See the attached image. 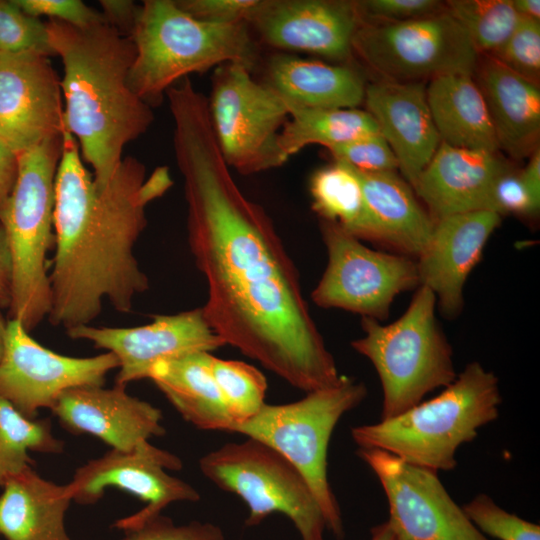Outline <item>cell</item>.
I'll return each instance as SVG.
<instances>
[{"label":"cell","instance_id":"cell-1","mask_svg":"<svg viewBox=\"0 0 540 540\" xmlns=\"http://www.w3.org/2000/svg\"><path fill=\"white\" fill-rule=\"evenodd\" d=\"M184 183L188 243L208 296L205 318L225 345L305 393L340 382L303 296L299 274L274 225L235 183L217 144L208 103L170 106Z\"/></svg>","mask_w":540,"mask_h":540},{"label":"cell","instance_id":"cell-2","mask_svg":"<svg viewBox=\"0 0 540 540\" xmlns=\"http://www.w3.org/2000/svg\"><path fill=\"white\" fill-rule=\"evenodd\" d=\"M138 159H122L109 183L98 185L82 161L79 145L65 127L55 179L54 246L49 272L50 310L55 327L90 325L108 302L132 311L149 288L135 256L147 225L146 207L156 195Z\"/></svg>","mask_w":540,"mask_h":540},{"label":"cell","instance_id":"cell-3","mask_svg":"<svg viewBox=\"0 0 540 540\" xmlns=\"http://www.w3.org/2000/svg\"><path fill=\"white\" fill-rule=\"evenodd\" d=\"M45 25L53 54L63 64L66 128L92 166L95 182L104 187L124 158V147L154 119L151 107L128 83L134 44L107 22L77 27L49 20Z\"/></svg>","mask_w":540,"mask_h":540},{"label":"cell","instance_id":"cell-4","mask_svg":"<svg viewBox=\"0 0 540 540\" xmlns=\"http://www.w3.org/2000/svg\"><path fill=\"white\" fill-rule=\"evenodd\" d=\"M502 402L497 376L471 362L436 397L377 423L355 426L358 448L386 451L436 472L457 465L456 452L496 420Z\"/></svg>","mask_w":540,"mask_h":540},{"label":"cell","instance_id":"cell-5","mask_svg":"<svg viewBox=\"0 0 540 540\" xmlns=\"http://www.w3.org/2000/svg\"><path fill=\"white\" fill-rule=\"evenodd\" d=\"M247 23L215 24L184 12L173 0H146L129 35L135 47L128 83L150 107L192 73L230 62L254 68L258 46Z\"/></svg>","mask_w":540,"mask_h":540},{"label":"cell","instance_id":"cell-6","mask_svg":"<svg viewBox=\"0 0 540 540\" xmlns=\"http://www.w3.org/2000/svg\"><path fill=\"white\" fill-rule=\"evenodd\" d=\"M61 152L62 135L19 153L14 187L0 208L13 262L9 314L29 332L50 310L47 256L55 241V179Z\"/></svg>","mask_w":540,"mask_h":540},{"label":"cell","instance_id":"cell-7","mask_svg":"<svg viewBox=\"0 0 540 540\" xmlns=\"http://www.w3.org/2000/svg\"><path fill=\"white\" fill-rule=\"evenodd\" d=\"M436 297L420 285L394 322L362 317L352 348L374 366L382 386L381 419L395 417L457 377L453 350L436 318Z\"/></svg>","mask_w":540,"mask_h":540},{"label":"cell","instance_id":"cell-8","mask_svg":"<svg viewBox=\"0 0 540 540\" xmlns=\"http://www.w3.org/2000/svg\"><path fill=\"white\" fill-rule=\"evenodd\" d=\"M366 396L362 382L343 375L336 385L308 392L300 400L265 403L256 415L233 430L265 443L297 468L314 493L327 530L338 540L345 537V528L328 480V447L339 420Z\"/></svg>","mask_w":540,"mask_h":540},{"label":"cell","instance_id":"cell-9","mask_svg":"<svg viewBox=\"0 0 540 540\" xmlns=\"http://www.w3.org/2000/svg\"><path fill=\"white\" fill-rule=\"evenodd\" d=\"M201 473L219 489L247 505V527L278 513L301 540H325L323 512L303 475L283 455L253 438L229 442L199 459Z\"/></svg>","mask_w":540,"mask_h":540},{"label":"cell","instance_id":"cell-10","mask_svg":"<svg viewBox=\"0 0 540 540\" xmlns=\"http://www.w3.org/2000/svg\"><path fill=\"white\" fill-rule=\"evenodd\" d=\"M211 126L229 168L243 175L282 166L278 146L289 117L284 100L252 77V68L230 62L215 68L208 99Z\"/></svg>","mask_w":540,"mask_h":540},{"label":"cell","instance_id":"cell-11","mask_svg":"<svg viewBox=\"0 0 540 540\" xmlns=\"http://www.w3.org/2000/svg\"><path fill=\"white\" fill-rule=\"evenodd\" d=\"M352 52L380 79L396 82L473 76L479 58L465 30L446 10L404 22L360 23Z\"/></svg>","mask_w":540,"mask_h":540},{"label":"cell","instance_id":"cell-12","mask_svg":"<svg viewBox=\"0 0 540 540\" xmlns=\"http://www.w3.org/2000/svg\"><path fill=\"white\" fill-rule=\"evenodd\" d=\"M327 265L311 293L325 309H342L383 321L395 298L420 286L416 260L365 246L333 222L320 220Z\"/></svg>","mask_w":540,"mask_h":540},{"label":"cell","instance_id":"cell-13","mask_svg":"<svg viewBox=\"0 0 540 540\" xmlns=\"http://www.w3.org/2000/svg\"><path fill=\"white\" fill-rule=\"evenodd\" d=\"M182 467L178 456L144 440L131 450L110 449L88 461L76 469L67 485L72 501L80 505L97 503L108 488H117L141 499L145 503L143 508L113 524L116 529L127 532L161 514L171 503L200 499L192 485L168 473Z\"/></svg>","mask_w":540,"mask_h":540},{"label":"cell","instance_id":"cell-14","mask_svg":"<svg viewBox=\"0 0 540 540\" xmlns=\"http://www.w3.org/2000/svg\"><path fill=\"white\" fill-rule=\"evenodd\" d=\"M356 454L386 494L395 540H490L452 499L438 472L380 449L358 448Z\"/></svg>","mask_w":540,"mask_h":540},{"label":"cell","instance_id":"cell-15","mask_svg":"<svg viewBox=\"0 0 540 540\" xmlns=\"http://www.w3.org/2000/svg\"><path fill=\"white\" fill-rule=\"evenodd\" d=\"M29 333L19 320H8L0 360V396L28 418H35L41 408L51 409L70 388L103 386L106 375L119 367L111 352L65 356L42 346Z\"/></svg>","mask_w":540,"mask_h":540},{"label":"cell","instance_id":"cell-16","mask_svg":"<svg viewBox=\"0 0 540 540\" xmlns=\"http://www.w3.org/2000/svg\"><path fill=\"white\" fill-rule=\"evenodd\" d=\"M71 339L86 340L115 355L117 385L148 378L159 361L225 346L208 324L202 307L170 315H155L146 325L118 328L78 326L66 330Z\"/></svg>","mask_w":540,"mask_h":540},{"label":"cell","instance_id":"cell-17","mask_svg":"<svg viewBox=\"0 0 540 540\" xmlns=\"http://www.w3.org/2000/svg\"><path fill=\"white\" fill-rule=\"evenodd\" d=\"M65 127L60 79L48 56L0 53V140L18 155Z\"/></svg>","mask_w":540,"mask_h":540},{"label":"cell","instance_id":"cell-18","mask_svg":"<svg viewBox=\"0 0 540 540\" xmlns=\"http://www.w3.org/2000/svg\"><path fill=\"white\" fill-rule=\"evenodd\" d=\"M359 24L354 1L263 0L249 26L270 47L345 63Z\"/></svg>","mask_w":540,"mask_h":540},{"label":"cell","instance_id":"cell-19","mask_svg":"<svg viewBox=\"0 0 540 540\" xmlns=\"http://www.w3.org/2000/svg\"><path fill=\"white\" fill-rule=\"evenodd\" d=\"M501 220L502 216L494 211L479 210L435 221L430 241L416 263L420 285L434 293L445 318H456L461 313L466 280Z\"/></svg>","mask_w":540,"mask_h":540},{"label":"cell","instance_id":"cell-20","mask_svg":"<svg viewBox=\"0 0 540 540\" xmlns=\"http://www.w3.org/2000/svg\"><path fill=\"white\" fill-rule=\"evenodd\" d=\"M51 411L68 432L93 435L111 449L128 451L165 433L161 410L117 384L70 388L60 394Z\"/></svg>","mask_w":540,"mask_h":540},{"label":"cell","instance_id":"cell-21","mask_svg":"<svg viewBox=\"0 0 540 540\" xmlns=\"http://www.w3.org/2000/svg\"><path fill=\"white\" fill-rule=\"evenodd\" d=\"M425 81L379 79L366 84V111L392 149L401 176L412 186L432 159L440 137L427 102Z\"/></svg>","mask_w":540,"mask_h":540},{"label":"cell","instance_id":"cell-22","mask_svg":"<svg viewBox=\"0 0 540 540\" xmlns=\"http://www.w3.org/2000/svg\"><path fill=\"white\" fill-rule=\"evenodd\" d=\"M513 168L498 152L469 150L440 143L411 186L431 217L493 210L495 180Z\"/></svg>","mask_w":540,"mask_h":540},{"label":"cell","instance_id":"cell-23","mask_svg":"<svg viewBox=\"0 0 540 540\" xmlns=\"http://www.w3.org/2000/svg\"><path fill=\"white\" fill-rule=\"evenodd\" d=\"M353 170L364 197L359 240L383 245L416 260L430 241L435 220L411 185L397 171Z\"/></svg>","mask_w":540,"mask_h":540},{"label":"cell","instance_id":"cell-24","mask_svg":"<svg viewBox=\"0 0 540 540\" xmlns=\"http://www.w3.org/2000/svg\"><path fill=\"white\" fill-rule=\"evenodd\" d=\"M481 90L499 148L516 160L539 147L540 90L490 55H479L473 75Z\"/></svg>","mask_w":540,"mask_h":540},{"label":"cell","instance_id":"cell-25","mask_svg":"<svg viewBox=\"0 0 540 540\" xmlns=\"http://www.w3.org/2000/svg\"><path fill=\"white\" fill-rule=\"evenodd\" d=\"M265 85L287 106L307 109H352L364 101L365 80L348 65H333L290 54H275L267 63Z\"/></svg>","mask_w":540,"mask_h":540},{"label":"cell","instance_id":"cell-26","mask_svg":"<svg viewBox=\"0 0 540 540\" xmlns=\"http://www.w3.org/2000/svg\"><path fill=\"white\" fill-rule=\"evenodd\" d=\"M71 502L67 484L46 480L30 467L3 485L0 536L6 540H71L64 525Z\"/></svg>","mask_w":540,"mask_h":540},{"label":"cell","instance_id":"cell-27","mask_svg":"<svg viewBox=\"0 0 540 540\" xmlns=\"http://www.w3.org/2000/svg\"><path fill=\"white\" fill-rule=\"evenodd\" d=\"M212 353L195 352L157 362L151 379L181 417L200 430L232 433L234 422L213 378Z\"/></svg>","mask_w":540,"mask_h":540},{"label":"cell","instance_id":"cell-28","mask_svg":"<svg viewBox=\"0 0 540 540\" xmlns=\"http://www.w3.org/2000/svg\"><path fill=\"white\" fill-rule=\"evenodd\" d=\"M426 94L442 143L498 152L500 148L484 96L472 75L436 77L426 86Z\"/></svg>","mask_w":540,"mask_h":540},{"label":"cell","instance_id":"cell-29","mask_svg":"<svg viewBox=\"0 0 540 540\" xmlns=\"http://www.w3.org/2000/svg\"><path fill=\"white\" fill-rule=\"evenodd\" d=\"M287 107L289 117L278 137L279 149L287 161L311 144L326 148L380 133L376 121L366 110Z\"/></svg>","mask_w":540,"mask_h":540},{"label":"cell","instance_id":"cell-30","mask_svg":"<svg viewBox=\"0 0 540 540\" xmlns=\"http://www.w3.org/2000/svg\"><path fill=\"white\" fill-rule=\"evenodd\" d=\"M63 449L49 419L28 418L0 396V487L32 467L30 451L60 454Z\"/></svg>","mask_w":540,"mask_h":540},{"label":"cell","instance_id":"cell-31","mask_svg":"<svg viewBox=\"0 0 540 540\" xmlns=\"http://www.w3.org/2000/svg\"><path fill=\"white\" fill-rule=\"evenodd\" d=\"M309 190L312 209L320 220L336 223L359 239L364 216V197L360 181L353 168L333 161L316 170Z\"/></svg>","mask_w":540,"mask_h":540},{"label":"cell","instance_id":"cell-32","mask_svg":"<svg viewBox=\"0 0 540 540\" xmlns=\"http://www.w3.org/2000/svg\"><path fill=\"white\" fill-rule=\"evenodd\" d=\"M445 7L465 30L479 55L498 51L520 18L512 0H449Z\"/></svg>","mask_w":540,"mask_h":540},{"label":"cell","instance_id":"cell-33","mask_svg":"<svg viewBox=\"0 0 540 540\" xmlns=\"http://www.w3.org/2000/svg\"><path fill=\"white\" fill-rule=\"evenodd\" d=\"M210 368L234 422V430L256 415L266 403L267 380L260 370L243 361L225 360L212 355Z\"/></svg>","mask_w":540,"mask_h":540},{"label":"cell","instance_id":"cell-34","mask_svg":"<svg viewBox=\"0 0 540 540\" xmlns=\"http://www.w3.org/2000/svg\"><path fill=\"white\" fill-rule=\"evenodd\" d=\"M0 53L53 54L45 22L27 15L13 0H0Z\"/></svg>","mask_w":540,"mask_h":540},{"label":"cell","instance_id":"cell-35","mask_svg":"<svg viewBox=\"0 0 540 540\" xmlns=\"http://www.w3.org/2000/svg\"><path fill=\"white\" fill-rule=\"evenodd\" d=\"M475 527L499 540H540V526L509 513L486 494H478L462 506Z\"/></svg>","mask_w":540,"mask_h":540},{"label":"cell","instance_id":"cell-36","mask_svg":"<svg viewBox=\"0 0 540 540\" xmlns=\"http://www.w3.org/2000/svg\"><path fill=\"white\" fill-rule=\"evenodd\" d=\"M507 68L539 85L540 20L520 16L512 34L493 55Z\"/></svg>","mask_w":540,"mask_h":540},{"label":"cell","instance_id":"cell-37","mask_svg":"<svg viewBox=\"0 0 540 540\" xmlns=\"http://www.w3.org/2000/svg\"><path fill=\"white\" fill-rule=\"evenodd\" d=\"M338 161L365 172L398 171L397 159L380 133L326 147Z\"/></svg>","mask_w":540,"mask_h":540},{"label":"cell","instance_id":"cell-38","mask_svg":"<svg viewBox=\"0 0 540 540\" xmlns=\"http://www.w3.org/2000/svg\"><path fill=\"white\" fill-rule=\"evenodd\" d=\"M360 23H396L431 16L446 10L439 0H357Z\"/></svg>","mask_w":540,"mask_h":540},{"label":"cell","instance_id":"cell-39","mask_svg":"<svg viewBox=\"0 0 540 540\" xmlns=\"http://www.w3.org/2000/svg\"><path fill=\"white\" fill-rule=\"evenodd\" d=\"M125 533L122 540H226L222 528L214 523L191 521L177 525L162 514Z\"/></svg>","mask_w":540,"mask_h":540},{"label":"cell","instance_id":"cell-40","mask_svg":"<svg viewBox=\"0 0 540 540\" xmlns=\"http://www.w3.org/2000/svg\"><path fill=\"white\" fill-rule=\"evenodd\" d=\"M190 16L209 23L248 25L263 0H175Z\"/></svg>","mask_w":540,"mask_h":540},{"label":"cell","instance_id":"cell-41","mask_svg":"<svg viewBox=\"0 0 540 540\" xmlns=\"http://www.w3.org/2000/svg\"><path fill=\"white\" fill-rule=\"evenodd\" d=\"M27 15L35 18L47 16L77 27H88L106 22L102 13L80 0H13Z\"/></svg>","mask_w":540,"mask_h":540},{"label":"cell","instance_id":"cell-42","mask_svg":"<svg viewBox=\"0 0 540 540\" xmlns=\"http://www.w3.org/2000/svg\"><path fill=\"white\" fill-rule=\"evenodd\" d=\"M492 205L494 212L501 216L508 213L534 216L539 211L540 202L532 196L519 172L511 168L495 180Z\"/></svg>","mask_w":540,"mask_h":540},{"label":"cell","instance_id":"cell-43","mask_svg":"<svg viewBox=\"0 0 540 540\" xmlns=\"http://www.w3.org/2000/svg\"><path fill=\"white\" fill-rule=\"evenodd\" d=\"M99 3L105 21L121 34L129 37L139 6L129 0H101Z\"/></svg>","mask_w":540,"mask_h":540},{"label":"cell","instance_id":"cell-44","mask_svg":"<svg viewBox=\"0 0 540 540\" xmlns=\"http://www.w3.org/2000/svg\"><path fill=\"white\" fill-rule=\"evenodd\" d=\"M13 262L9 243L0 223V309H8L12 300Z\"/></svg>","mask_w":540,"mask_h":540},{"label":"cell","instance_id":"cell-45","mask_svg":"<svg viewBox=\"0 0 540 540\" xmlns=\"http://www.w3.org/2000/svg\"><path fill=\"white\" fill-rule=\"evenodd\" d=\"M17 176V155L0 140V208L9 197Z\"/></svg>","mask_w":540,"mask_h":540},{"label":"cell","instance_id":"cell-46","mask_svg":"<svg viewBox=\"0 0 540 540\" xmlns=\"http://www.w3.org/2000/svg\"><path fill=\"white\" fill-rule=\"evenodd\" d=\"M520 177L532 194L540 202V149L529 156L528 164L519 171Z\"/></svg>","mask_w":540,"mask_h":540},{"label":"cell","instance_id":"cell-47","mask_svg":"<svg viewBox=\"0 0 540 540\" xmlns=\"http://www.w3.org/2000/svg\"><path fill=\"white\" fill-rule=\"evenodd\" d=\"M512 4L520 16L540 20L539 0H512Z\"/></svg>","mask_w":540,"mask_h":540},{"label":"cell","instance_id":"cell-48","mask_svg":"<svg viewBox=\"0 0 540 540\" xmlns=\"http://www.w3.org/2000/svg\"><path fill=\"white\" fill-rule=\"evenodd\" d=\"M370 535V540H395L394 534L387 521L372 527Z\"/></svg>","mask_w":540,"mask_h":540},{"label":"cell","instance_id":"cell-49","mask_svg":"<svg viewBox=\"0 0 540 540\" xmlns=\"http://www.w3.org/2000/svg\"><path fill=\"white\" fill-rule=\"evenodd\" d=\"M7 323H8V320L5 319L3 313H2V311L0 309V360L2 358L3 351H4Z\"/></svg>","mask_w":540,"mask_h":540}]
</instances>
